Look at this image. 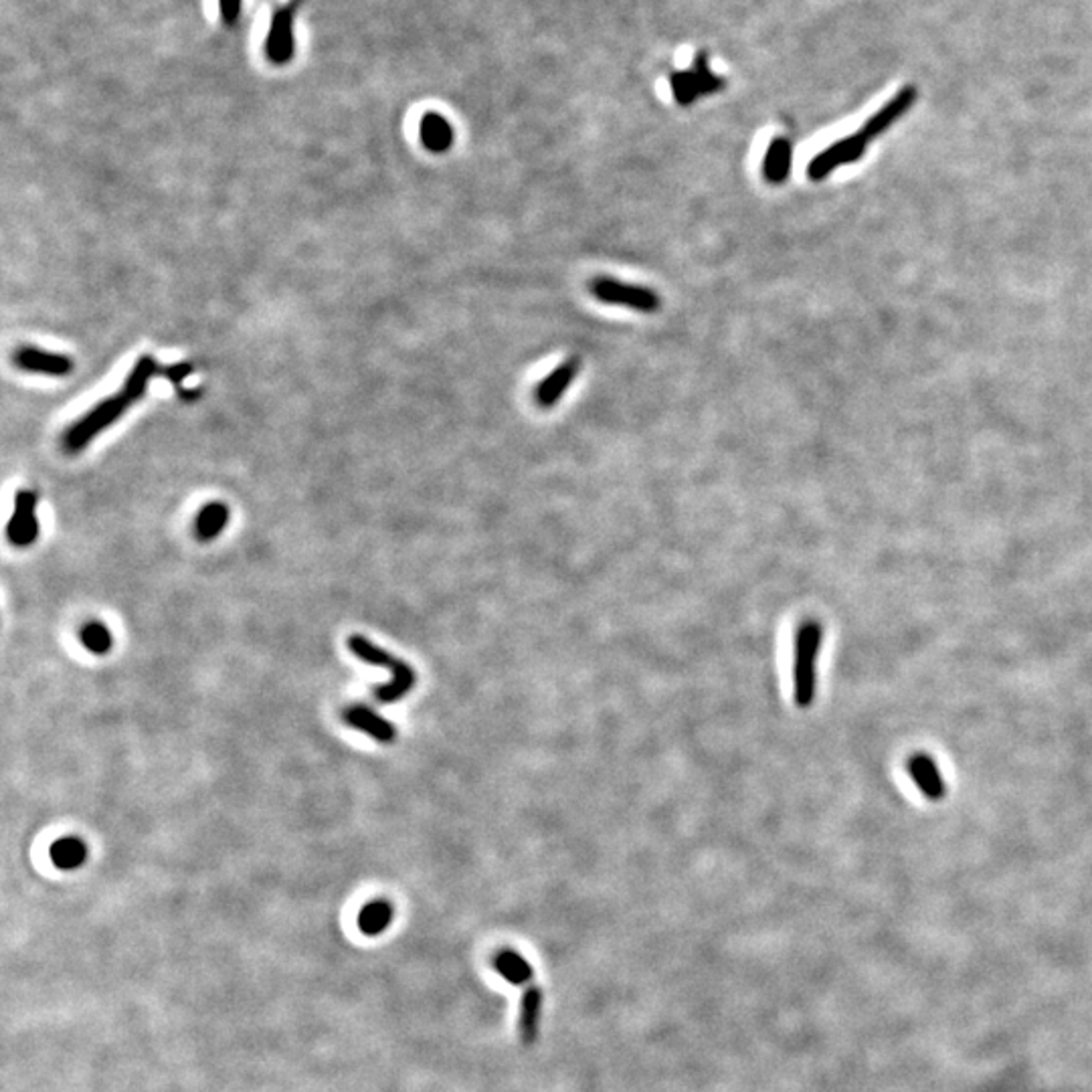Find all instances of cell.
<instances>
[{"mask_svg": "<svg viewBox=\"0 0 1092 1092\" xmlns=\"http://www.w3.org/2000/svg\"><path fill=\"white\" fill-rule=\"evenodd\" d=\"M156 372L158 362L152 356H142L128 374L124 387L116 395L97 403L91 411H87V415L77 419L68 429V433L64 435V450L68 454L83 452L95 435L118 421L134 403H138L146 395L150 380Z\"/></svg>", "mask_w": 1092, "mask_h": 1092, "instance_id": "1", "label": "cell"}, {"mask_svg": "<svg viewBox=\"0 0 1092 1092\" xmlns=\"http://www.w3.org/2000/svg\"><path fill=\"white\" fill-rule=\"evenodd\" d=\"M824 643V627L817 619H805L795 635L793 655V700L809 708L817 694V662Z\"/></svg>", "mask_w": 1092, "mask_h": 1092, "instance_id": "2", "label": "cell"}, {"mask_svg": "<svg viewBox=\"0 0 1092 1092\" xmlns=\"http://www.w3.org/2000/svg\"><path fill=\"white\" fill-rule=\"evenodd\" d=\"M348 647L358 660H362L366 664H372V666L389 668L393 672V680L389 684H382V686L376 688L374 696H376L378 702L393 704V702L401 700L403 696H407L411 692V688L415 686L413 668L407 662L397 660L395 655H391L389 651L380 649L378 645L368 641L364 635H350L348 637Z\"/></svg>", "mask_w": 1092, "mask_h": 1092, "instance_id": "3", "label": "cell"}, {"mask_svg": "<svg viewBox=\"0 0 1092 1092\" xmlns=\"http://www.w3.org/2000/svg\"><path fill=\"white\" fill-rule=\"evenodd\" d=\"M589 288L597 300L606 304L625 306L637 312H655L660 308V296L653 290L629 286L614 278H595Z\"/></svg>", "mask_w": 1092, "mask_h": 1092, "instance_id": "4", "label": "cell"}, {"mask_svg": "<svg viewBox=\"0 0 1092 1092\" xmlns=\"http://www.w3.org/2000/svg\"><path fill=\"white\" fill-rule=\"evenodd\" d=\"M868 138L858 132V134H850L838 142H834L830 148L819 152L809 164H807V175L809 179L813 181H822L826 179L832 171H836L838 167H844V164H850V162H856L864 156L866 152V146H868Z\"/></svg>", "mask_w": 1092, "mask_h": 1092, "instance_id": "5", "label": "cell"}, {"mask_svg": "<svg viewBox=\"0 0 1092 1092\" xmlns=\"http://www.w3.org/2000/svg\"><path fill=\"white\" fill-rule=\"evenodd\" d=\"M721 87H723V79L708 69L704 55H698V60L690 71H682V73L678 71L672 75V91L680 105H690L700 95L715 93Z\"/></svg>", "mask_w": 1092, "mask_h": 1092, "instance_id": "6", "label": "cell"}, {"mask_svg": "<svg viewBox=\"0 0 1092 1092\" xmlns=\"http://www.w3.org/2000/svg\"><path fill=\"white\" fill-rule=\"evenodd\" d=\"M294 7H282L273 13L265 41V55L271 64L286 66L294 58Z\"/></svg>", "mask_w": 1092, "mask_h": 1092, "instance_id": "7", "label": "cell"}, {"mask_svg": "<svg viewBox=\"0 0 1092 1092\" xmlns=\"http://www.w3.org/2000/svg\"><path fill=\"white\" fill-rule=\"evenodd\" d=\"M7 536L17 546H29L39 536V520H37V494L31 489L17 491L15 498V512L7 526Z\"/></svg>", "mask_w": 1092, "mask_h": 1092, "instance_id": "8", "label": "cell"}, {"mask_svg": "<svg viewBox=\"0 0 1092 1092\" xmlns=\"http://www.w3.org/2000/svg\"><path fill=\"white\" fill-rule=\"evenodd\" d=\"M906 771L916 789L931 801H941L947 795V783L933 756L926 752H914L906 760Z\"/></svg>", "mask_w": 1092, "mask_h": 1092, "instance_id": "9", "label": "cell"}, {"mask_svg": "<svg viewBox=\"0 0 1092 1092\" xmlns=\"http://www.w3.org/2000/svg\"><path fill=\"white\" fill-rule=\"evenodd\" d=\"M344 723L356 731L366 733L378 743L389 745V743H395L397 739V729L387 719H382L378 713H374L372 708L362 704H354L344 710Z\"/></svg>", "mask_w": 1092, "mask_h": 1092, "instance_id": "10", "label": "cell"}, {"mask_svg": "<svg viewBox=\"0 0 1092 1092\" xmlns=\"http://www.w3.org/2000/svg\"><path fill=\"white\" fill-rule=\"evenodd\" d=\"M916 99V89L912 85L908 87H902L883 109L877 114L872 116L864 128H862V134L868 138V140H874L877 136H881L885 130H888L900 116H904L908 109L912 107Z\"/></svg>", "mask_w": 1092, "mask_h": 1092, "instance_id": "11", "label": "cell"}, {"mask_svg": "<svg viewBox=\"0 0 1092 1092\" xmlns=\"http://www.w3.org/2000/svg\"><path fill=\"white\" fill-rule=\"evenodd\" d=\"M15 362L19 368L27 372H39V374H51V376H66L73 370V360L69 356L39 350L33 346L21 348L15 356Z\"/></svg>", "mask_w": 1092, "mask_h": 1092, "instance_id": "12", "label": "cell"}, {"mask_svg": "<svg viewBox=\"0 0 1092 1092\" xmlns=\"http://www.w3.org/2000/svg\"><path fill=\"white\" fill-rule=\"evenodd\" d=\"M577 372H579V360L571 358V360H565L559 368H555L549 376H544V380H540V385L534 391L538 405L542 407L555 405L563 397V393L571 387Z\"/></svg>", "mask_w": 1092, "mask_h": 1092, "instance_id": "13", "label": "cell"}, {"mask_svg": "<svg viewBox=\"0 0 1092 1092\" xmlns=\"http://www.w3.org/2000/svg\"><path fill=\"white\" fill-rule=\"evenodd\" d=\"M542 1004L544 996L538 986H532L524 992L520 1000V1014H518V1035L524 1046H532L538 1040V1029L542 1020Z\"/></svg>", "mask_w": 1092, "mask_h": 1092, "instance_id": "14", "label": "cell"}, {"mask_svg": "<svg viewBox=\"0 0 1092 1092\" xmlns=\"http://www.w3.org/2000/svg\"><path fill=\"white\" fill-rule=\"evenodd\" d=\"M791 158H793L791 142L785 136L773 138V142L769 144L767 154H764V160H762L764 179H767L769 183H775V185L783 183L789 177V171H791Z\"/></svg>", "mask_w": 1092, "mask_h": 1092, "instance_id": "15", "label": "cell"}, {"mask_svg": "<svg viewBox=\"0 0 1092 1092\" xmlns=\"http://www.w3.org/2000/svg\"><path fill=\"white\" fill-rule=\"evenodd\" d=\"M491 967L494 971L506 979L510 986H526V983L534 977V969L528 963L526 957L512 949H502L491 959Z\"/></svg>", "mask_w": 1092, "mask_h": 1092, "instance_id": "16", "label": "cell"}, {"mask_svg": "<svg viewBox=\"0 0 1092 1092\" xmlns=\"http://www.w3.org/2000/svg\"><path fill=\"white\" fill-rule=\"evenodd\" d=\"M421 142L431 152H446L454 144V128L440 114H425L419 126Z\"/></svg>", "mask_w": 1092, "mask_h": 1092, "instance_id": "17", "label": "cell"}, {"mask_svg": "<svg viewBox=\"0 0 1092 1092\" xmlns=\"http://www.w3.org/2000/svg\"><path fill=\"white\" fill-rule=\"evenodd\" d=\"M395 918V908L389 900H372L358 914V928L366 937H378L387 931Z\"/></svg>", "mask_w": 1092, "mask_h": 1092, "instance_id": "18", "label": "cell"}, {"mask_svg": "<svg viewBox=\"0 0 1092 1092\" xmlns=\"http://www.w3.org/2000/svg\"><path fill=\"white\" fill-rule=\"evenodd\" d=\"M51 860L60 870H77L87 860V846L79 838H64L51 846Z\"/></svg>", "mask_w": 1092, "mask_h": 1092, "instance_id": "19", "label": "cell"}, {"mask_svg": "<svg viewBox=\"0 0 1092 1092\" xmlns=\"http://www.w3.org/2000/svg\"><path fill=\"white\" fill-rule=\"evenodd\" d=\"M229 522V508L221 502L206 504L197 516V536L201 540H212L225 530Z\"/></svg>", "mask_w": 1092, "mask_h": 1092, "instance_id": "20", "label": "cell"}, {"mask_svg": "<svg viewBox=\"0 0 1092 1092\" xmlns=\"http://www.w3.org/2000/svg\"><path fill=\"white\" fill-rule=\"evenodd\" d=\"M81 641L89 651L103 655L109 651V647H112V633L107 631L105 625L91 621L81 629Z\"/></svg>", "mask_w": 1092, "mask_h": 1092, "instance_id": "21", "label": "cell"}, {"mask_svg": "<svg viewBox=\"0 0 1092 1092\" xmlns=\"http://www.w3.org/2000/svg\"><path fill=\"white\" fill-rule=\"evenodd\" d=\"M160 372L167 376L171 382H175V385H181V382L193 372V364L191 362H175L171 366H164Z\"/></svg>", "mask_w": 1092, "mask_h": 1092, "instance_id": "22", "label": "cell"}, {"mask_svg": "<svg viewBox=\"0 0 1092 1092\" xmlns=\"http://www.w3.org/2000/svg\"><path fill=\"white\" fill-rule=\"evenodd\" d=\"M218 9H221L225 25H233L241 13V0H218Z\"/></svg>", "mask_w": 1092, "mask_h": 1092, "instance_id": "23", "label": "cell"}]
</instances>
